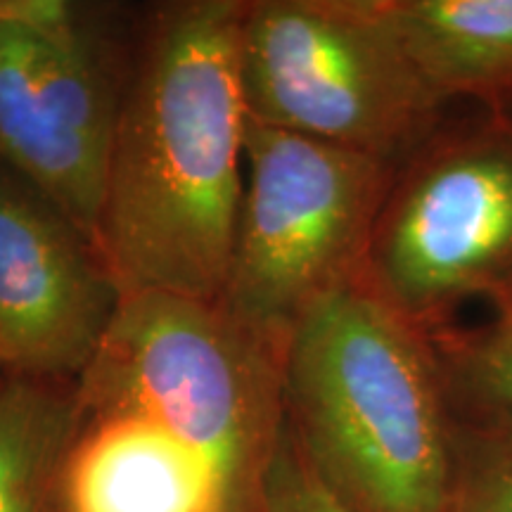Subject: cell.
Returning a JSON list of instances; mask_svg holds the SVG:
<instances>
[{
	"label": "cell",
	"mask_w": 512,
	"mask_h": 512,
	"mask_svg": "<svg viewBox=\"0 0 512 512\" xmlns=\"http://www.w3.org/2000/svg\"><path fill=\"white\" fill-rule=\"evenodd\" d=\"M245 5L164 8L119 95L95 245L121 294L219 302L245 195Z\"/></svg>",
	"instance_id": "6da1fadb"
},
{
	"label": "cell",
	"mask_w": 512,
	"mask_h": 512,
	"mask_svg": "<svg viewBox=\"0 0 512 512\" xmlns=\"http://www.w3.org/2000/svg\"><path fill=\"white\" fill-rule=\"evenodd\" d=\"M287 425L354 512H441L453 415L432 339L361 283L309 311L285 351Z\"/></svg>",
	"instance_id": "7a4b0ae2"
},
{
	"label": "cell",
	"mask_w": 512,
	"mask_h": 512,
	"mask_svg": "<svg viewBox=\"0 0 512 512\" xmlns=\"http://www.w3.org/2000/svg\"><path fill=\"white\" fill-rule=\"evenodd\" d=\"M74 392L79 415L131 411L159 420L219 470L242 512H266L287 425L285 349L219 304L124 294Z\"/></svg>",
	"instance_id": "3957f363"
},
{
	"label": "cell",
	"mask_w": 512,
	"mask_h": 512,
	"mask_svg": "<svg viewBox=\"0 0 512 512\" xmlns=\"http://www.w3.org/2000/svg\"><path fill=\"white\" fill-rule=\"evenodd\" d=\"M245 117L399 166L441 126L382 0H254L238 43Z\"/></svg>",
	"instance_id": "277c9868"
},
{
	"label": "cell",
	"mask_w": 512,
	"mask_h": 512,
	"mask_svg": "<svg viewBox=\"0 0 512 512\" xmlns=\"http://www.w3.org/2000/svg\"><path fill=\"white\" fill-rule=\"evenodd\" d=\"M245 162L238 233L216 304L287 351L309 311L361 283L399 166L247 117Z\"/></svg>",
	"instance_id": "5b68a950"
},
{
	"label": "cell",
	"mask_w": 512,
	"mask_h": 512,
	"mask_svg": "<svg viewBox=\"0 0 512 512\" xmlns=\"http://www.w3.org/2000/svg\"><path fill=\"white\" fill-rule=\"evenodd\" d=\"M512 280V110L439 126L396 169L361 285L427 335Z\"/></svg>",
	"instance_id": "8992f818"
},
{
	"label": "cell",
	"mask_w": 512,
	"mask_h": 512,
	"mask_svg": "<svg viewBox=\"0 0 512 512\" xmlns=\"http://www.w3.org/2000/svg\"><path fill=\"white\" fill-rule=\"evenodd\" d=\"M119 95L62 0H0V164L95 242Z\"/></svg>",
	"instance_id": "52a82bcc"
},
{
	"label": "cell",
	"mask_w": 512,
	"mask_h": 512,
	"mask_svg": "<svg viewBox=\"0 0 512 512\" xmlns=\"http://www.w3.org/2000/svg\"><path fill=\"white\" fill-rule=\"evenodd\" d=\"M100 249L0 164V358L10 375L76 382L121 304Z\"/></svg>",
	"instance_id": "ba28073f"
},
{
	"label": "cell",
	"mask_w": 512,
	"mask_h": 512,
	"mask_svg": "<svg viewBox=\"0 0 512 512\" xmlns=\"http://www.w3.org/2000/svg\"><path fill=\"white\" fill-rule=\"evenodd\" d=\"M60 498L64 512H242L195 446L131 411L79 415Z\"/></svg>",
	"instance_id": "9c48e42d"
},
{
	"label": "cell",
	"mask_w": 512,
	"mask_h": 512,
	"mask_svg": "<svg viewBox=\"0 0 512 512\" xmlns=\"http://www.w3.org/2000/svg\"><path fill=\"white\" fill-rule=\"evenodd\" d=\"M422 79L444 102L512 105V0H382Z\"/></svg>",
	"instance_id": "30bf717a"
},
{
	"label": "cell",
	"mask_w": 512,
	"mask_h": 512,
	"mask_svg": "<svg viewBox=\"0 0 512 512\" xmlns=\"http://www.w3.org/2000/svg\"><path fill=\"white\" fill-rule=\"evenodd\" d=\"M74 382L8 375L0 387V512H48L72 451Z\"/></svg>",
	"instance_id": "8fae6325"
},
{
	"label": "cell",
	"mask_w": 512,
	"mask_h": 512,
	"mask_svg": "<svg viewBox=\"0 0 512 512\" xmlns=\"http://www.w3.org/2000/svg\"><path fill=\"white\" fill-rule=\"evenodd\" d=\"M484 302L489 313L477 325L430 335L453 415L512 408V280Z\"/></svg>",
	"instance_id": "7c38bea8"
},
{
	"label": "cell",
	"mask_w": 512,
	"mask_h": 512,
	"mask_svg": "<svg viewBox=\"0 0 512 512\" xmlns=\"http://www.w3.org/2000/svg\"><path fill=\"white\" fill-rule=\"evenodd\" d=\"M441 512H512V408L456 415Z\"/></svg>",
	"instance_id": "4fadbf2b"
},
{
	"label": "cell",
	"mask_w": 512,
	"mask_h": 512,
	"mask_svg": "<svg viewBox=\"0 0 512 512\" xmlns=\"http://www.w3.org/2000/svg\"><path fill=\"white\" fill-rule=\"evenodd\" d=\"M266 512H354L323 484L285 425L266 489Z\"/></svg>",
	"instance_id": "5bb4252c"
},
{
	"label": "cell",
	"mask_w": 512,
	"mask_h": 512,
	"mask_svg": "<svg viewBox=\"0 0 512 512\" xmlns=\"http://www.w3.org/2000/svg\"><path fill=\"white\" fill-rule=\"evenodd\" d=\"M10 373L8 370H5V363H3V358H0V387H3V382H5V377H8Z\"/></svg>",
	"instance_id": "9a60e30c"
}]
</instances>
